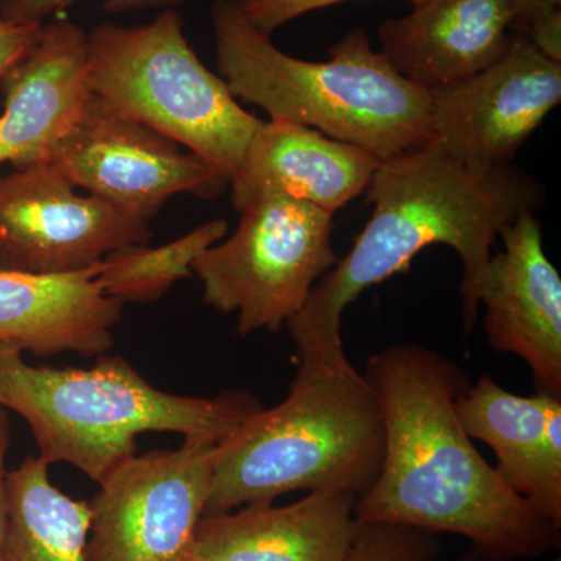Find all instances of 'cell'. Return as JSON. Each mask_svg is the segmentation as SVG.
I'll return each instance as SVG.
<instances>
[{
    "label": "cell",
    "instance_id": "obj_1",
    "mask_svg": "<svg viewBox=\"0 0 561 561\" xmlns=\"http://www.w3.org/2000/svg\"><path fill=\"white\" fill-rule=\"evenodd\" d=\"M364 376L381 405L383 457L357 497V523L460 535L489 561L559 551L561 529L507 485L461 426L456 404L471 383L456 362L400 343L371 354Z\"/></svg>",
    "mask_w": 561,
    "mask_h": 561
},
{
    "label": "cell",
    "instance_id": "obj_2",
    "mask_svg": "<svg viewBox=\"0 0 561 561\" xmlns=\"http://www.w3.org/2000/svg\"><path fill=\"white\" fill-rule=\"evenodd\" d=\"M365 194L371 216L353 249L287 321L300 360L350 362L342 339L346 308L365 290L404 272L432 245L459 254L463 323L471 331L501 231L545 201L541 184L522 169L471 168L434 147L382 160Z\"/></svg>",
    "mask_w": 561,
    "mask_h": 561
},
{
    "label": "cell",
    "instance_id": "obj_3",
    "mask_svg": "<svg viewBox=\"0 0 561 561\" xmlns=\"http://www.w3.org/2000/svg\"><path fill=\"white\" fill-rule=\"evenodd\" d=\"M221 79L239 101L370 151L379 160L431 146V94L391 68L354 28L330 58L290 57L243 16L238 0L210 7Z\"/></svg>",
    "mask_w": 561,
    "mask_h": 561
},
{
    "label": "cell",
    "instance_id": "obj_4",
    "mask_svg": "<svg viewBox=\"0 0 561 561\" xmlns=\"http://www.w3.org/2000/svg\"><path fill=\"white\" fill-rule=\"evenodd\" d=\"M0 408L27 421L41 459L72 465L98 483L138 454L140 434L175 432L184 442L217 446L262 409L238 390L216 398L169 393L121 356H101L91 368L35 367L5 345Z\"/></svg>",
    "mask_w": 561,
    "mask_h": 561
},
{
    "label": "cell",
    "instance_id": "obj_5",
    "mask_svg": "<svg viewBox=\"0 0 561 561\" xmlns=\"http://www.w3.org/2000/svg\"><path fill=\"white\" fill-rule=\"evenodd\" d=\"M383 421L364 373L298 362L286 400L254 413L216 446L205 515L273 502L295 491L360 497L381 471Z\"/></svg>",
    "mask_w": 561,
    "mask_h": 561
},
{
    "label": "cell",
    "instance_id": "obj_6",
    "mask_svg": "<svg viewBox=\"0 0 561 561\" xmlns=\"http://www.w3.org/2000/svg\"><path fill=\"white\" fill-rule=\"evenodd\" d=\"M88 80L102 105L181 144L232 180L262 121L247 113L184 35L176 10L150 24L87 33Z\"/></svg>",
    "mask_w": 561,
    "mask_h": 561
},
{
    "label": "cell",
    "instance_id": "obj_7",
    "mask_svg": "<svg viewBox=\"0 0 561 561\" xmlns=\"http://www.w3.org/2000/svg\"><path fill=\"white\" fill-rule=\"evenodd\" d=\"M238 228L192 264L203 301L236 313V334L279 331L337 264L332 214L295 198L267 197L242 210Z\"/></svg>",
    "mask_w": 561,
    "mask_h": 561
},
{
    "label": "cell",
    "instance_id": "obj_8",
    "mask_svg": "<svg viewBox=\"0 0 561 561\" xmlns=\"http://www.w3.org/2000/svg\"><path fill=\"white\" fill-rule=\"evenodd\" d=\"M216 446L183 442L130 457L92 497L88 561H187L205 515Z\"/></svg>",
    "mask_w": 561,
    "mask_h": 561
},
{
    "label": "cell",
    "instance_id": "obj_9",
    "mask_svg": "<svg viewBox=\"0 0 561 561\" xmlns=\"http://www.w3.org/2000/svg\"><path fill=\"white\" fill-rule=\"evenodd\" d=\"M50 162L73 186L146 221L173 195L214 201L230 186L219 169L94 95Z\"/></svg>",
    "mask_w": 561,
    "mask_h": 561
},
{
    "label": "cell",
    "instance_id": "obj_10",
    "mask_svg": "<svg viewBox=\"0 0 561 561\" xmlns=\"http://www.w3.org/2000/svg\"><path fill=\"white\" fill-rule=\"evenodd\" d=\"M149 221L81 195L51 162L0 175V271L65 275L149 243Z\"/></svg>",
    "mask_w": 561,
    "mask_h": 561
},
{
    "label": "cell",
    "instance_id": "obj_11",
    "mask_svg": "<svg viewBox=\"0 0 561 561\" xmlns=\"http://www.w3.org/2000/svg\"><path fill=\"white\" fill-rule=\"evenodd\" d=\"M430 94V147L471 168H507L559 106L561 61L513 35L500 60Z\"/></svg>",
    "mask_w": 561,
    "mask_h": 561
},
{
    "label": "cell",
    "instance_id": "obj_12",
    "mask_svg": "<svg viewBox=\"0 0 561 561\" xmlns=\"http://www.w3.org/2000/svg\"><path fill=\"white\" fill-rule=\"evenodd\" d=\"M481 295L483 331L497 353L529 367L537 390L561 400V278L540 220L524 213L501 231Z\"/></svg>",
    "mask_w": 561,
    "mask_h": 561
},
{
    "label": "cell",
    "instance_id": "obj_13",
    "mask_svg": "<svg viewBox=\"0 0 561 561\" xmlns=\"http://www.w3.org/2000/svg\"><path fill=\"white\" fill-rule=\"evenodd\" d=\"M0 165L50 162L91 99L87 33L70 21L41 25L31 49L0 79Z\"/></svg>",
    "mask_w": 561,
    "mask_h": 561
},
{
    "label": "cell",
    "instance_id": "obj_14",
    "mask_svg": "<svg viewBox=\"0 0 561 561\" xmlns=\"http://www.w3.org/2000/svg\"><path fill=\"white\" fill-rule=\"evenodd\" d=\"M524 0H427L381 22V54L426 91L470 79L507 51Z\"/></svg>",
    "mask_w": 561,
    "mask_h": 561
},
{
    "label": "cell",
    "instance_id": "obj_15",
    "mask_svg": "<svg viewBox=\"0 0 561 561\" xmlns=\"http://www.w3.org/2000/svg\"><path fill=\"white\" fill-rule=\"evenodd\" d=\"M381 160L370 151L287 121L262 122L230 181L238 213L262 198L289 197L334 216L367 191Z\"/></svg>",
    "mask_w": 561,
    "mask_h": 561
},
{
    "label": "cell",
    "instance_id": "obj_16",
    "mask_svg": "<svg viewBox=\"0 0 561 561\" xmlns=\"http://www.w3.org/2000/svg\"><path fill=\"white\" fill-rule=\"evenodd\" d=\"M357 496L319 490L289 505L254 502L203 516L187 561H343L359 523Z\"/></svg>",
    "mask_w": 561,
    "mask_h": 561
},
{
    "label": "cell",
    "instance_id": "obj_17",
    "mask_svg": "<svg viewBox=\"0 0 561 561\" xmlns=\"http://www.w3.org/2000/svg\"><path fill=\"white\" fill-rule=\"evenodd\" d=\"M472 440L496 454V470L515 493L561 529V400L538 391L522 397L489 375L457 400Z\"/></svg>",
    "mask_w": 561,
    "mask_h": 561
},
{
    "label": "cell",
    "instance_id": "obj_18",
    "mask_svg": "<svg viewBox=\"0 0 561 561\" xmlns=\"http://www.w3.org/2000/svg\"><path fill=\"white\" fill-rule=\"evenodd\" d=\"M101 264L65 275L0 271V345L36 356H103L124 305L103 291Z\"/></svg>",
    "mask_w": 561,
    "mask_h": 561
},
{
    "label": "cell",
    "instance_id": "obj_19",
    "mask_svg": "<svg viewBox=\"0 0 561 561\" xmlns=\"http://www.w3.org/2000/svg\"><path fill=\"white\" fill-rule=\"evenodd\" d=\"M50 465L28 456L7 472L3 561H88L91 507L50 481Z\"/></svg>",
    "mask_w": 561,
    "mask_h": 561
},
{
    "label": "cell",
    "instance_id": "obj_20",
    "mask_svg": "<svg viewBox=\"0 0 561 561\" xmlns=\"http://www.w3.org/2000/svg\"><path fill=\"white\" fill-rule=\"evenodd\" d=\"M227 232V220L216 219L168 245L150 249L147 243H136L113 251L101 262L99 284L122 305L160 300L173 284L192 275L194 261L225 239Z\"/></svg>",
    "mask_w": 561,
    "mask_h": 561
},
{
    "label": "cell",
    "instance_id": "obj_21",
    "mask_svg": "<svg viewBox=\"0 0 561 561\" xmlns=\"http://www.w3.org/2000/svg\"><path fill=\"white\" fill-rule=\"evenodd\" d=\"M442 553L437 534L402 524L359 523L343 561H437Z\"/></svg>",
    "mask_w": 561,
    "mask_h": 561
},
{
    "label": "cell",
    "instance_id": "obj_22",
    "mask_svg": "<svg viewBox=\"0 0 561 561\" xmlns=\"http://www.w3.org/2000/svg\"><path fill=\"white\" fill-rule=\"evenodd\" d=\"M79 0H0V18L13 22H38L43 24L51 14L69 9ZM187 0H105L103 10L108 14L142 10H175Z\"/></svg>",
    "mask_w": 561,
    "mask_h": 561
},
{
    "label": "cell",
    "instance_id": "obj_23",
    "mask_svg": "<svg viewBox=\"0 0 561 561\" xmlns=\"http://www.w3.org/2000/svg\"><path fill=\"white\" fill-rule=\"evenodd\" d=\"M513 35L529 41L546 57L561 61V5L524 0L522 13L513 25Z\"/></svg>",
    "mask_w": 561,
    "mask_h": 561
},
{
    "label": "cell",
    "instance_id": "obj_24",
    "mask_svg": "<svg viewBox=\"0 0 561 561\" xmlns=\"http://www.w3.org/2000/svg\"><path fill=\"white\" fill-rule=\"evenodd\" d=\"M243 16L257 31L272 35L276 28L298 20L312 11L328 9L354 0H238ZM412 7L423 5L427 0H408Z\"/></svg>",
    "mask_w": 561,
    "mask_h": 561
},
{
    "label": "cell",
    "instance_id": "obj_25",
    "mask_svg": "<svg viewBox=\"0 0 561 561\" xmlns=\"http://www.w3.org/2000/svg\"><path fill=\"white\" fill-rule=\"evenodd\" d=\"M41 25L38 22H13L0 18V79L31 49Z\"/></svg>",
    "mask_w": 561,
    "mask_h": 561
},
{
    "label": "cell",
    "instance_id": "obj_26",
    "mask_svg": "<svg viewBox=\"0 0 561 561\" xmlns=\"http://www.w3.org/2000/svg\"><path fill=\"white\" fill-rule=\"evenodd\" d=\"M11 443L9 411L0 408V561H3V546L7 535V454Z\"/></svg>",
    "mask_w": 561,
    "mask_h": 561
},
{
    "label": "cell",
    "instance_id": "obj_27",
    "mask_svg": "<svg viewBox=\"0 0 561 561\" xmlns=\"http://www.w3.org/2000/svg\"><path fill=\"white\" fill-rule=\"evenodd\" d=\"M457 561H489L483 559V557L479 556V553H476L474 551L467 553V556L461 557L460 560Z\"/></svg>",
    "mask_w": 561,
    "mask_h": 561
},
{
    "label": "cell",
    "instance_id": "obj_28",
    "mask_svg": "<svg viewBox=\"0 0 561 561\" xmlns=\"http://www.w3.org/2000/svg\"><path fill=\"white\" fill-rule=\"evenodd\" d=\"M540 2L557 3V5H561V0H540Z\"/></svg>",
    "mask_w": 561,
    "mask_h": 561
},
{
    "label": "cell",
    "instance_id": "obj_29",
    "mask_svg": "<svg viewBox=\"0 0 561 561\" xmlns=\"http://www.w3.org/2000/svg\"><path fill=\"white\" fill-rule=\"evenodd\" d=\"M553 561H561L560 556H557V559Z\"/></svg>",
    "mask_w": 561,
    "mask_h": 561
}]
</instances>
